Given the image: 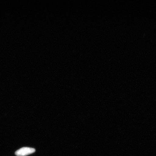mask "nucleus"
Masks as SVG:
<instances>
[{
  "mask_svg": "<svg viewBox=\"0 0 156 156\" xmlns=\"http://www.w3.org/2000/svg\"><path fill=\"white\" fill-rule=\"evenodd\" d=\"M36 151L34 148L24 147L17 150L15 152V155L17 156H25L31 154Z\"/></svg>",
  "mask_w": 156,
  "mask_h": 156,
  "instance_id": "obj_1",
  "label": "nucleus"
}]
</instances>
